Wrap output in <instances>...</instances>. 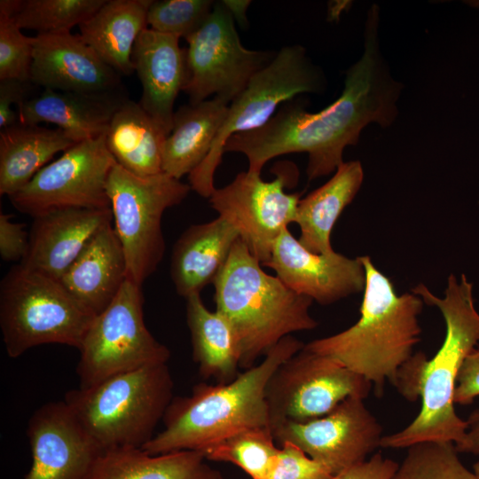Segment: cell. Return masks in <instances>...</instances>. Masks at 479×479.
I'll return each instance as SVG.
<instances>
[{"mask_svg":"<svg viewBox=\"0 0 479 479\" xmlns=\"http://www.w3.org/2000/svg\"><path fill=\"white\" fill-rule=\"evenodd\" d=\"M379 7L367 12L364 52L346 72L340 97L326 108L308 112L293 98L283 103L261 128L232 136L224 153H243L248 171L261 173L279 155L308 154L309 180L327 176L343 162L345 147L357 144L362 130L375 122L389 127L398 114L403 84L393 78L380 49Z\"/></svg>","mask_w":479,"mask_h":479,"instance_id":"obj_1","label":"cell"},{"mask_svg":"<svg viewBox=\"0 0 479 479\" xmlns=\"http://www.w3.org/2000/svg\"><path fill=\"white\" fill-rule=\"evenodd\" d=\"M303 347L294 336H286L259 365L239 373L232 381L199 383L190 396L173 397L162 419L163 429L141 449L150 454L200 452L241 430L270 428L268 381L282 363Z\"/></svg>","mask_w":479,"mask_h":479,"instance_id":"obj_2","label":"cell"},{"mask_svg":"<svg viewBox=\"0 0 479 479\" xmlns=\"http://www.w3.org/2000/svg\"><path fill=\"white\" fill-rule=\"evenodd\" d=\"M359 258L365 273L359 319L341 333L305 344L304 349L334 358L373 383L381 395L385 381H392L420 341L418 316L423 301L413 293L398 295L369 256Z\"/></svg>","mask_w":479,"mask_h":479,"instance_id":"obj_3","label":"cell"},{"mask_svg":"<svg viewBox=\"0 0 479 479\" xmlns=\"http://www.w3.org/2000/svg\"><path fill=\"white\" fill-rule=\"evenodd\" d=\"M473 284L464 274L460 282L452 274L444 298L419 284L412 292L423 302L437 307L445 321L444 342L434 357L428 360L421 388V408L404 429L383 436L381 447L408 448L424 442L459 443L467 425L454 408V391L459 369L466 357L479 342V313L472 294Z\"/></svg>","mask_w":479,"mask_h":479,"instance_id":"obj_4","label":"cell"},{"mask_svg":"<svg viewBox=\"0 0 479 479\" xmlns=\"http://www.w3.org/2000/svg\"><path fill=\"white\" fill-rule=\"evenodd\" d=\"M260 263L239 238L213 283L216 310L236 331L245 370L291 333L318 326L309 312L313 300L267 274Z\"/></svg>","mask_w":479,"mask_h":479,"instance_id":"obj_5","label":"cell"},{"mask_svg":"<svg viewBox=\"0 0 479 479\" xmlns=\"http://www.w3.org/2000/svg\"><path fill=\"white\" fill-rule=\"evenodd\" d=\"M173 386L167 364L151 365L72 389L64 401L103 452L142 448L154 436Z\"/></svg>","mask_w":479,"mask_h":479,"instance_id":"obj_6","label":"cell"},{"mask_svg":"<svg viewBox=\"0 0 479 479\" xmlns=\"http://www.w3.org/2000/svg\"><path fill=\"white\" fill-rule=\"evenodd\" d=\"M95 317L59 279L20 263L1 281L0 327L10 357L43 344L79 349Z\"/></svg>","mask_w":479,"mask_h":479,"instance_id":"obj_7","label":"cell"},{"mask_svg":"<svg viewBox=\"0 0 479 479\" xmlns=\"http://www.w3.org/2000/svg\"><path fill=\"white\" fill-rule=\"evenodd\" d=\"M322 70L299 44L287 45L249 81L231 102L225 121L204 161L188 176L192 190L204 198L214 192V175L229 138L238 133L261 128L279 107L303 93H320L326 89Z\"/></svg>","mask_w":479,"mask_h":479,"instance_id":"obj_8","label":"cell"},{"mask_svg":"<svg viewBox=\"0 0 479 479\" xmlns=\"http://www.w3.org/2000/svg\"><path fill=\"white\" fill-rule=\"evenodd\" d=\"M106 189L114 228L126 258L127 279L141 287L164 255L163 213L180 204L192 188L163 172L141 177L116 163Z\"/></svg>","mask_w":479,"mask_h":479,"instance_id":"obj_9","label":"cell"},{"mask_svg":"<svg viewBox=\"0 0 479 479\" xmlns=\"http://www.w3.org/2000/svg\"><path fill=\"white\" fill-rule=\"evenodd\" d=\"M141 287L126 280L110 305L97 315L78 349L80 387L146 365L167 364L169 349L144 321Z\"/></svg>","mask_w":479,"mask_h":479,"instance_id":"obj_10","label":"cell"},{"mask_svg":"<svg viewBox=\"0 0 479 479\" xmlns=\"http://www.w3.org/2000/svg\"><path fill=\"white\" fill-rule=\"evenodd\" d=\"M185 40L183 91L190 103L215 97L231 104L276 54L244 47L235 20L222 1L215 2L204 24Z\"/></svg>","mask_w":479,"mask_h":479,"instance_id":"obj_11","label":"cell"},{"mask_svg":"<svg viewBox=\"0 0 479 479\" xmlns=\"http://www.w3.org/2000/svg\"><path fill=\"white\" fill-rule=\"evenodd\" d=\"M371 388L368 380L334 358L303 347L282 363L268 381L270 428L322 417L348 397L365 399Z\"/></svg>","mask_w":479,"mask_h":479,"instance_id":"obj_12","label":"cell"},{"mask_svg":"<svg viewBox=\"0 0 479 479\" xmlns=\"http://www.w3.org/2000/svg\"><path fill=\"white\" fill-rule=\"evenodd\" d=\"M106 134L79 142L44 166L9 197L12 206L33 218L65 208H110L107 180L116 164Z\"/></svg>","mask_w":479,"mask_h":479,"instance_id":"obj_13","label":"cell"},{"mask_svg":"<svg viewBox=\"0 0 479 479\" xmlns=\"http://www.w3.org/2000/svg\"><path fill=\"white\" fill-rule=\"evenodd\" d=\"M287 179L279 173L264 181L261 173L244 171L222 188H216L208 198L218 216L238 232L250 253L263 264L271 256L281 234L294 223L300 193H287Z\"/></svg>","mask_w":479,"mask_h":479,"instance_id":"obj_14","label":"cell"},{"mask_svg":"<svg viewBox=\"0 0 479 479\" xmlns=\"http://www.w3.org/2000/svg\"><path fill=\"white\" fill-rule=\"evenodd\" d=\"M280 446L291 443L335 475L365 460L381 446L382 427L364 399L350 397L329 413L305 422L284 421L271 428Z\"/></svg>","mask_w":479,"mask_h":479,"instance_id":"obj_15","label":"cell"},{"mask_svg":"<svg viewBox=\"0 0 479 479\" xmlns=\"http://www.w3.org/2000/svg\"><path fill=\"white\" fill-rule=\"evenodd\" d=\"M32 464L24 479H89L104 452L65 401L44 404L27 429Z\"/></svg>","mask_w":479,"mask_h":479,"instance_id":"obj_16","label":"cell"},{"mask_svg":"<svg viewBox=\"0 0 479 479\" xmlns=\"http://www.w3.org/2000/svg\"><path fill=\"white\" fill-rule=\"evenodd\" d=\"M263 266L291 290L322 305L334 303L364 290L365 273L359 257L333 252L315 254L306 249L288 228L277 239Z\"/></svg>","mask_w":479,"mask_h":479,"instance_id":"obj_17","label":"cell"},{"mask_svg":"<svg viewBox=\"0 0 479 479\" xmlns=\"http://www.w3.org/2000/svg\"><path fill=\"white\" fill-rule=\"evenodd\" d=\"M30 82L43 89L88 94L122 91L121 75L79 34L33 36Z\"/></svg>","mask_w":479,"mask_h":479,"instance_id":"obj_18","label":"cell"},{"mask_svg":"<svg viewBox=\"0 0 479 479\" xmlns=\"http://www.w3.org/2000/svg\"><path fill=\"white\" fill-rule=\"evenodd\" d=\"M33 219L28 249L19 263L59 280L113 215L111 208H65Z\"/></svg>","mask_w":479,"mask_h":479,"instance_id":"obj_19","label":"cell"},{"mask_svg":"<svg viewBox=\"0 0 479 479\" xmlns=\"http://www.w3.org/2000/svg\"><path fill=\"white\" fill-rule=\"evenodd\" d=\"M179 39L147 27L138 35L131 54L142 85L138 103L167 136L172 130L176 98L185 82V51Z\"/></svg>","mask_w":479,"mask_h":479,"instance_id":"obj_20","label":"cell"},{"mask_svg":"<svg viewBox=\"0 0 479 479\" xmlns=\"http://www.w3.org/2000/svg\"><path fill=\"white\" fill-rule=\"evenodd\" d=\"M126 98L122 91L88 94L43 89L20 104L16 112L19 122L54 124L79 143L106 134L113 115Z\"/></svg>","mask_w":479,"mask_h":479,"instance_id":"obj_21","label":"cell"},{"mask_svg":"<svg viewBox=\"0 0 479 479\" xmlns=\"http://www.w3.org/2000/svg\"><path fill=\"white\" fill-rule=\"evenodd\" d=\"M126 280V258L112 223L97 232L59 279L96 316L110 305Z\"/></svg>","mask_w":479,"mask_h":479,"instance_id":"obj_22","label":"cell"},{"mask_svg":"<svg viewBox=\"0 0 479 479\" xmlns=\"http://www.w3.org/2000/svg\"><path fill=\"white\" fill-rule=\"evenodd\" d=\"M239 238L237 231L220 216L187 228L171 255L170 275L177 294L186 299L214 283Z\"/></svg>","mask_w":479,"mask_h":479,"instance_id":"obj_23","label":"cell"},{"mask_svg":"<svg viewBox=\"0 0 479 479\" xmlns=\"http://www.w3.org/2000/svg\"><path fill=\"white\" fill-rule=\"evenodd\" d=\"M229 105L214 97L189 102L175 111L172 130L164 143L163 173L180 179L204 161L225 121Z\"/></svg>","mask_w":479,"mask_h":479,"instance_id":"obj_24","label":"cell"},{"mask_svg":"<svg viewBox=\"0 0 479 479\" xmlns=\"http://www.w3.org/2000/svg\"><path fill=\"white\" fill-rule=\"evenodd\" d=\"M152 0H106L79 27V35L120 75L134 73L131 54L136 40L147 28Z\"/></svg>","mask_w":479,"mask_h":479,"instance_id":"obj_25","label":"cell"},{"mask_svg":"<svg viewBox=\"0 0 479 479\" xmlns=\"http://www.w3.org/2000/svg\"><path fill=\"white\" fill-rule=\"evenodd\" d=\"M75 143L62 130L15 124L0 130V194L21 190L58 153Z\"/></svg>","mask_w":479,"mask_h":479,"instance_id":"obj_26","label":"cell"},{"mask_svg":"<svg viewBox=\"0 0 479 479\" xmlns=\"http://www.w3.org/2000/svg\"><path fill=\"white\" fill-rule=\"evenodd\" d=\"M363 179L360 161H343L330 180L300 200L294 223L301 230L298 240L306 249L319 255L334 252L330 241L333 228L357 195Z\"/></svg>","mask_w":479,"mask_h":479,"instance_id":"obj_27","label":"cell"},{"mask_svg":"<svg viewBox=\"0 0 479 479\" xmlns=\"http://www.w3.org/2000/svg\"><path fill=\"white\" fill-rule=\"evenodd\" d=\"M167 137L138 102L126 98L113 115L106 144L117 164L147 177L162 172Z\"/></svg>","mask_w":479,"mask_h":479,"instance_id":"obj_28","label":"cell"},{"mask_svg":"<svg viewBox=\"0 0 479 479\" xmlns=\"http://www.w3.org/2000/svg\"><path fill=\"white\" fill-rule=\"evenodd\" d=\"M186 320L191 333L192 357L204 378L229 382L238 375L241 351L236 331L222 312L210 311L200 294L186 298Z\"/></svg>","mask_w":479,"mask_h":479,"instance_id":"obj_29","label":"cell"},{"mask_svg":"<svg viewBox=\"0 0 479 479\" xmlns=\"http://www.w3.org/2000/svg\"><path fill=\"white\" fill-rule=\"evenodd\" d=\"M198 451L150 454L141 448L104 452L89 479H224Z\"/></svg>","mask_w":479,"mask_h":479,"instance_id":"obj_30","label":"cell"},{"mask_svg":"<svg viewBox=\"0 0 479 479\" xmlns=\"http://www.w3.org/2000/svg\"><path fill=\"white\" fill-rule=\"evenodd\" d=\"M106 0H1L0 10L20 29L37 34L70 31L90 18Z\"/></svg>","mask_w":479,"mask_h":479,"instance_id":"obj_31","label":"cell"},{"mask_svg":"<svg viewBox=\"0 0 479 479\" xmlns=\"http://www.w3.org/2000/svg\"><path fill=\"white\" fill-rule=\"evenodd\" d=\"M270 428H254L229 436L200 451L206 459L230 462L252 479H266L279 448Z\"/></svg>","mask_w":479,"mask_h":479,"instance_id":"obj_32","label":"cell"},{"mask_svg":"<svg viewBox=\"0 0 479 479\" xmlns=\"http://www.w3.org/2000/svg\"><path fill=\"white\" fill-rule=\"evenodd\" d=\"M451 442H424L408 447L391 479H475Z\"/></svg>","mask_w":479,"mask_h":479,"instance_id":"obj_33","label":"cell"},{"mask_svg":"<svg viewBox=\"0 0 479 479\" xmlns=\"http://www.w3.org/2000/svg\"><path fill=\"white\" fill-rule=\"evenodd\" d=\"M211 0H152L147 11V25L153 30L187 39L210 15Z\"/></svg>","mask_w":479,"mask_h":479,"instance_id":"obj_34","label":"cell"},{"mask_svg":"<svg viewBox=\"0 0 479 479\" xmlns=\"http://www.w3.org/2000/svg\"><path fill=\"white\" fill-rule=\"evenodd\" d=\"M33 36H27L12 16L0 12V80L30 82Z\"/></svg>","mask_w":479,"mask_h":479,"instance_id":"obj_35","label":"cell"},{"mask_svg":"<svg viewBox=\"0 0 479 479\" xmlns=\"http://www.w3.org/2000/svg\"><path fill=\"white\" fill-rule=\"evenodd\" d=\"M334 475L299 447L284 443L266 479H330Z\"/></svg>","mask_w":479,"mask_h":479,"instance_id":"obj_36","label":"cell"},{"mask_svg":"<svg viewBox=\"0 0 479 479\" xmlns=\"http://www.w3.org/2000/svg\"><path fill=\"white\" fill-rule=\"evenodd\" d=\"M428 357L423 352L412 355L397 370L391 383L403 397L414 402L420 397Z\"/></svg>","mask_w":479,"mask_h":479,"instance_id":"obj_37","label":"cell"},{"mask_svg":"<svg viewBox=\"0 0 479 479\" xmlns=\"http://www.w3.org/2000/svg\"><path fill=\"white\" fill-rule=\"evenodd\" d=\"M29 244L24 224L13 222L9 214L0 213V255L5 262L22 261Z\"/></svg>","mask_w":479,"mask_h":479,"instance_id":"obj_38","label":"cell"},{"mask_svg":"<svg viewBox=\"0 0 479 479\" xmlns=\"http://www.w3.org/2000/svg\"><path fill=\"white\" fill-rule=\"evenodd\" d=\"M479 396V348L474 349L464 359L454 391V404H471Z\"/></svg>","mask_w":479,"mask_h":479,"instance_id":"obj_39","label":"cell"},{"mask_svg":"<svg viewBox=\"0 0 479 479\" xmlns=\"http://www.w3.org/2000/svg\"><path fill=\"white\" fill-rule=\"evenodd\" d=\"M31 82L16 79L0 80V128L5 129L18 122L16 107L27 98Z\"/></svg>","mask_w":479,"mask_h":479,"instance_id":"obj_40","label":"cell"},{"mask_svg":"<svg viewBox=\"0 0 479 479\" xmlns=\"http://www.w3.org/2000/svg\"><path fill=\"white\" fill-rule=\"evenodd\" d=\"M398 466L393 459L376 453L369 459L334 475L330 479H391Z\"/></svg>","mask_w":479,"mask_h":479,"instance_id":"obj_41","label":"cell"},{"mask_svg":"<svg viewBox=\"0 0 479 479\" xmlns=\"http://www.w3.org/2000/svg\"><path fill=\"white\" fill-rule=\"evenodd\" d=\"M467 429L464 438L454 444L458 452L479 456V408L474 410L466 420Z\"/></svg>","mask_w":479,"mask_h":479,"instance_id":"obj_42","label":"cell"},{"mask_svg":"<svg viewBox=\"0 0 479 479\" xmlns=\"http://www.w3.org/2000/svg\"><path fill=\"white\" fill-rule=\"evenodd\" d=\"M223 4L229 10L235 21L245 28L247 26V10L251 1L247 0H223Z\"/></svg>","mask_w":479,"mask_h":479,"instance_id":"obj_43","label":"cell"},{"mask_svg":"<svg viewBox=\"0 0 479 479\" xmlns=\"http://www.w3.org/2000/svg\"><path fill=\"white\" fill-rule=\"evenodd\" d=\"M473 472L475 474V479H479V460L474 464Z\"/></svg>","mask_w":479,"mask_h":479,"instance_id":"obj_44","label":"cell"}]
</instances>
